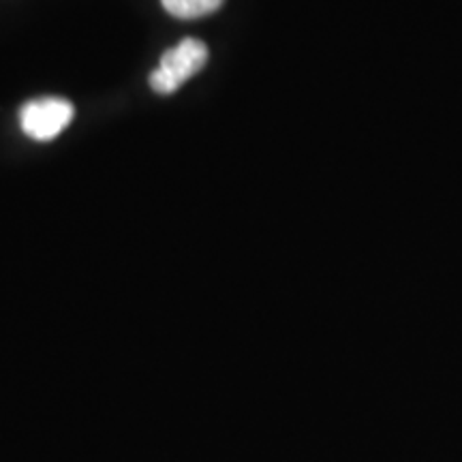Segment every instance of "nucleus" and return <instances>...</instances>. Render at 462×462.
I'll list each match as a JSON object with an SVG mask.
<instances>
[{"label": "nucleus", "mask_w": 462, "mask_h": 462, "mask_svg": "<svg viewBox=\"0 0 462 462\" xmlns=\"http://www.w3.org/2000/svg\"><path fill=\"white\" fill-rule=\"evenodd\" d=\"M225 0H161L167 14L180 20H198L221 9Z\"/></svg>", "instance_id": "7ed1b4c3"}, {"label": "nucleus", "mask_w": 462, "mask_h": 462, "mask_svg": "<svg viewBox=\"0 0 462 462\" xmlns=\"http://www.w3.org/2000/svg\"><path fill=\"white\" fill-rule=\"evenodd\" d=\"M75 109L67 99L43 97L32 99L20 109V126L34 142H50L71 125Z\"/></svg>", "instance_id": "f03ea898"}, {"label": "nucleus", "mask_w": 462, "mask_h": 462, "mask_svg": "<svg viewBox=\"0 0 462 462\" xmlns=\"http://www.w3.org/2000/svg\"><path fill=\"white\" fill-rule=\"evenodd\" d=\"M208 62V48L199 39H182L161 56L159 67L150 75V88L159 95H171L187 79L199 73Z\"/></svg>", "instance_id": "f257e3e1"}]
</instances>
